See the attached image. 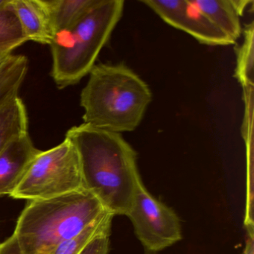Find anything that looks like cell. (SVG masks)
<instances>
[{
    "instance_id": "10",
    "label": "cell",
    "mask_w": 254,
    "mask_h": 254,
    "mask_svg": "<svg viewBox=\"0 0 254 254\" xmlns=\"http://www.w3.org/2000/svg\"><path fill=\"white\" fill-rule=\"evenodd\" d=\"M220 31L233 43L242 35L240 17L250 1L245 0H191Z\"/></svg>"
},
{
    "instance_id": "3",
    "label": "cell",
    "mask_w": 254,
    "mask_h": 254,
    "mask_svg": "<svg viewBox=\"0 0 254 254\" xmlns=\"http://www.w3.org/2000/svg\"><path fill=\"white\" fill-rule=\"evenodd\" d=\"M110 213L86 189L53 198L29 201L13 234L24 254H51Z\"/></svg>"
},
{
    "instance_id": "19",
    "label": "cell",
    "mask_w": 254,
    "mask_h": 254,
    "mask_svg": "<svg viewBox=\"0 0 254 254\" xmlns=\"http://www.w3.org/2000/svg\"><path fill=\"white\" fill-rule=\"evenodd\" d=\"M242 254H254V235L247 234L246 242Z\"/></svg>"
},
{
    "instance_id": "8",
    "label": "cell",
    "mask_w": 254,
    "mask_h": 254,
    "mask_svg": "<svg viewBox=\"0 0 254 254\" xmlns=\"http://www.w3.org/2000/svg\"><path fill=\"white\" fill-rule=\"evenodd\" d=\"M40 152L29 133L11 141L0 152V197L12 194Z\"/></svg>"
},
{
    "instance_id": "5",
    "label": "cell",
    "mask_w": 254,
    "mask_h": 254,
    "mask_svg": "<svg viewBox=\"0 0 254 254\" xmlns=\"http://www.w3.org/2000/svg\"><path fill=\"white\" fill-rule=\"evenodd\" d=\"M82 189L85 188L78 153L73 144L65 137L57 146L41 151L10 196L32 201Z\"/></svg>"
},
{
    "instance_id": "15",
    "label": "cell",
    "mask_w": 254,
    "mask_h": 254,
    "mask_svg": "<svg viewBox=\"0 0 254 254\" xmlns=\"http://www.w3.org/2000/svg\"><path fill=\"white\" fill-rule=\"evenodd\" d=\"M114 215L106 213L73 239L61 244L51 254H79L83 248L96 236L111 231Z\"/></svg>"
},
{
    "instance_id": "9",
    "label": "cell",
    "mask_w": 254,
    "mask_h": 254,
    "mask_svg": "<svg viewBox=\"0 0 254 254\" xmlns=\"http://www.w3.org/2000/svg\"><path fill=\"white\" fill-rule=\"evenodd\" d=\"M28 41L50 45L55 37L44 0H10Z\"/></svg>"
},
{
    "instance_id": "13",
    "label": "cell",
    "mask_w": 254,
    "mask_h": 254,
    "mask_svg": "<svg viewBox=\"0 0 254 254\" xmlns=\"http://www.w3.org/2000/svg\"><path fill=\"white\" fill-rule=\"evenodd\" d=\"M28 69L29 62L26 56L11 54L0 58V105L19 95Z\"/></svg>"
},
{
    "instance_id": "7",
    "label": "cell",
    "mask_w": 254,
    "mask_h": 254,
    "mask_svg": "<svg viewBox=\"0 0 254 254\" xmlns=\"http://www.w3.org/2000/svg\"><path fill=\"white\" fill-rule=\"evenodd\" d=\"M163 21L191 35L201 44L227 46L234 44L220 31L191 0H142Z\"/></svg>"
},
{
    "instance_id": "17",
    "label": "cell",
    "mask_w": 254,
    "mask_h": 254,
    "mask_svg": "<svg viewBox=\"0 0 254 254\" xmlns=\"http://www.w3.org/2000/svg\"><path fill=\"white\" fill-rule=\"evenodd\" d=\"M111 231L102 233L90 241L79 254H108Z\"/></svg>"
},
{
    "instance_id": "18",
    "label": "cell",
    "mask_w": 254,
    "mask_h": 254,
    "mask_svg": "<svg viewBox=\"0 0 254 254\" xmlns=\"http://www.w3.org/2000/svg\"><path fill=\"white\" fill-rule=\"evenodd\" d=\"M0 254H24L14 235L0 244Z\"/></svg>"
},
{
    "instance_id": "20",
    "label": "cell",
    "mask_w": 254,
    "mask_h": 254,
    "mask_svg": "<svg viewBox=\"0 0 254 254\" xmlns=\"http://www.w3.org/2000/svg\"><path fill=\"white\" fill-rule=\"evenodd\" d=\"M9 0H0V7L4 6L8 3Z\"/></svg>"
},
{
    "instance_id": "14",
    "label": "cell",
    "mask_w": 254,
    "mask_h": 254,
    "mask_svg": "<svg viewBox=\"0 0 254 254\" xmlns=\"http://www.w3.org/2000/svg\"><path fill=\"white\" fill-rule=\"evenodd\" d=\"M28 42L10 0L0 7V58L10 56L17 47Z\"/></svg>"
},
{
    "instance_id": "16",
    "label": "cell",
    "mask_w": 254,
    "mask_h": 254,
    "mask_svg": "<svg viewBox=\"0 0 254 254\" xmlns=\"http://www.w3.org/2000/svg\"><path fill=\"white\" fill-rule=\"evenodd\" d=\"M236 77L243 85H253L254 75V24L245 29L244 42L237 53Z\"/></svg>"
},
{
    "instance_id": "2",
    "label": "cell",
    "mask_w": 254,
    "mask_h": 254,
    "mask_svg": "<svg viewBox=\"0 0 254 254\" xmlns=\"http://www.w3.org/2000/svg\"><path fill=\"white\" fill-rule=\"evenodd\" d=\"M152 100L148 84L124 64H99L80 96L84 123L114 133L139 126Z\"/></svg>"
},
{
    "instance_id": "4",
    "label": "cell",
    "mask_w": 254,
    "mask_h": 254,
    "mask_svg": "<svg viewBox=\"0 0 254 254\" xmlns=\"http://www.w3.org/2000/svg\"><path fill=\"white\" fill-rule=\"evenodd\" d=\"M124 4L123 0H99L75 24L55 35L50 45L51 76L59 89L89 75L123 16Z\"/></svg>"
},
{
    "instance_id": "11",
    "label": "cell",
    "mask_w": 254,
    "mask_h": 254,
    "mask_svg": "<svg viewBox=\"0 0 254 254\" xmlns=\"http://www.w3.org/2000/svg\"><path fill=\"white\" fill-rule=\"evenodd\" d=\"M29 133L27 109L19 95L0 105V152L14 139Z\"/></svg>"
},
{
    "instance_id": "1",
    "label": "cell",
    "mask_w": 254,
    "mask_h": 254,
    "mask_svg": "<svg viewBox=\"0 0 254 254\" xmlns=\"http://www.w3.org/2000/svg\"><path fill=\"white\" fill-rule=\"evenodd\" d=\"M76 149L84 187L111 215H127L140 178L136 154L121 133L82 123L67 130Z\"/></svg>"
},
{
    "instance_id": "6",
    "label": "cell",
    "mask_w": 254,
    "mask_h": 254,
    "mask_svg": "<svg viewBox=\"0 0 254 254\" xmlns=\"http://www.w3.org/2000/svg\"><path fill=\"white\" fill-rule=\"evenodd\" d=\"M127 216L145 254H156L182 239L181 221L175 211L151 195L141 178Z\"/></svg>"
},
{
    "instance_id": "12",
    "label": "cell",
    "mask_w": 254,
    "mask_h": 254,
    "mask_svg": "<svg viewBox=\"0 0 254 254\" xmlns=\"http://www.w3.org/2000/svg\"><path fill=\"white\" fill-rule=\"evenodd\" d=\"M99 0H44L55 35L70 28Z\"/></svg>"
}]
</instances>
